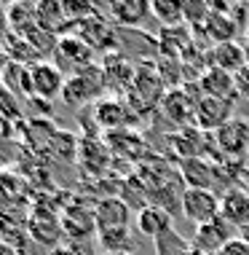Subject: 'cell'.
Masks as SVG:
<instances>
[{"label": "cell", "mask_w": 249, "mask_h": 255, "mask_svg": "<svg viewBox=\"0 0 249 255\" xmlns=\"http://www.w3.org/2000/svg\"><path fill=\"white\" fill-rule=\"evenodd\" d=\"M96 237L107 247V253H123L129 247L131 234V207L121 196H105L94 204Z\"/></svg>", "instance_id": "cell-1"}, {"label": "cell", "mask_w": 249, "mask_h": 255, "mask_svg": "<svg viewBox=\"0 0 249 255\" xmlns=\"http://www.w3.org/2000/svg\"><path fill=\"white\" fill-rule=\"evenodd\" d=\"M166 97V84L158 73V65L153 62H140L134 67V84L129 89V100H131V110H150L161 108V100Z\"/></svg>", "instance_id": "cell-2"}, {"label": "cell", "mask_w": 249, "mask_h": 255, "mask_svg": "<svg viewBox=\"0 0 249 255\" xmlns=\"http://www.w3.org/2000/svg\"><path fill=\"white\" fill-rule=\"evenodd\" d=\"M27 234L35 242L46 247H59L65 242V231H62V215L57 210H51L43 202H32L27 210Z\"/></svg>", "instance_id": "cell-3"}, {"label": "cell", "mask_w": 249, "mask_h": 255, "mask_svg": "<svg viewBox=\"0 0 249 255\" xmlns=\"http://www.w3.org/2000/svg\"><path fill=\"white\" fill-rule=\"evenodd\" d=\"M105 73H102V67L91 65L88 70H83L78 75H70L65 84V92H62V97L70 108H83L86 102H99L102 100V92H105Z\"/></svg>", "instance_id": "cell-4"}, {"label": "cell", "mask_w": 249, "mask_h": 255, "mask_svg": "<svg viewBox=\"0 0 249 255\" xmlns=\"http://www.w3.org/2000/svg\"><path fill=\"white\" fill-rule=\"evenodd\" d=\"M179 212L198 229V226H206L223 215V196L217 191H206V188H185Z\"/></svg>", "instance_id": "cell-5"}, {"label": "cell", "mask_w": 249, "mask_h": 255, "mask_svg": "<svg viewBox=\"0 0 249 255\" xmlns=\"http://www.w3.org/2000/svg\"><path fill=\"white\" fill-rule=\"evenodd\" d=\"M91 62H94V51L86 40H81L78 35H73V32L70 35H59L57 51H54V65H57L67 78L88 70Z\"/></svg>", "instance_id": "cell-6"}, {"label": "cell", "mask_w": 249, "mask_h": 255, "mask_svg": "<svg viewBox=\"0 0 249 255\" xmlns=\"http://www.w3.org/2000/svg\"><path fill=\"white\" fill-rule=\"evenodd\" d=\"M193 89H169L166 97L161 100V110L171 124H177L179 129L196 127V102L201 97L198 84H190Z\"/></svg>", "instance_id": "cell-7"}, {"label": "cell", "mask_w": 249, "mask_h": 255, "mask_svg": "<svg viewBox=\"0 0 249 255\" xmlns=\"http://www.w3.org/2000/svg\"><path fill=\"white\" fill-rule=\"evenodd\" d=\"M62 231L65 239H83L91 242V237L96 234V218H94V207L88 210L83 199H70L62 207Z\"/></svg>", "instance_id": "cell-8"}, {"label": "cell", "mask_w": 249, "mask_h": 255, "mask_svg": "<svg viewBox=\"0 0 249 255\" xmlns=\"http://www.w3.org/2000/svg\"><path fill=\"white\" fill-rule=\"evenodd\" d=\"M32 75V97H43V100H57L65 92L67 75L54 65V59H38L30 65Z\"/></svg>", "instance_id": "cell-9"}, {"label": "cell", "mask_w": 249, "mask_h": 255, "mask_svg": "<svg viewBox=\"0 0 249 255\" xmlns=\"http://www.w3.org/2000/svg\"><path fill=\"white\" fill-rule=\"evenodd\" d=\"M214 145L225 158H247L249 153V121L231 119L225 127L214 132Z\"/></svg>", "instance_id": "cell-10"}, {"label": "cell", "mask_w": 249, "mask_h": 255, "mask_svg": "<svg viewBox=\"0 0 249 255\" xmlns=\"http://www.w3.org/2000/svg\"><path fill=\"white\" fill-rule=\"evenodd\" d=\"M236 237V229H233L228 220L220 215L217 220H212V223L206 226H198L196 234H193V250L204 253V255H220V250L231 242V239Z\"/></svg>", "instance_id": "cell-11"}, {"label": "cell", "mask_w": 249, "mask_h": 255, "mask_svg": "<svg viewBox=\"0 0 249 255\" xmlns=\"http://www.w3.org/2000/svg\"><path fill=\"white\" fill-rule=\"evenodd\" d=\"M233 102L231 100H217V97H198L196 102V127L204 132H217L233 119Z\"/></svg>", "instance_id": "cell-12"}, {"label": "cell", "mask_w": 249, "mask_h": 255, "mask_svg": "<svg viewBox=\"0 0 249 255\" xmlns=\"http://www.w3.org/2000/svg\"><path fill=\"white\" fill-rule=\"evenodd\" d=\"M94 119H96V124H99L102 129H107V134H113V132L126 129V124H131L134 110H131V105H126V102L118 100V97H102L94 105Z\"/></svg>", "instance_id": "cell-13"}, {"label": "cell", "mask_w": 249, "mask_h": 255, "mask_svg": "<svg viewBox=\"0 0 249 255\" xmlns=\"http://www.w3.org/2000/svg\"><path fill=\"white\" fill-rule=\"evenodd\" d=\"M134 226L137 231L142 234V237L153 239V242H158L161 237H166L171 229V212L164 210V207H156V204H145L137 210V218H134Z\"/></svg>", "instance_id": "cell-14"}, {"label": "cell", "mask_w": 249, "mask_h": 255, "mask_svg": "<svg viewBox=\"0 0 249 255\" xmlns=\"http://www.w3.org/2000/svg\"><path fill=\"white\" fill-rule=\"evenodd\" d=\"M78 161L86 169V175H105L113 164V153L107 142H102L99 137H83L78 142Z\"/></svg>", "instance_id": "cell-15"}, {"label": "cell", "mask_w": 249, "mask_h": 255, "mask_svg": "<svg viewBox=\"0 0 249 255\" xmlns=\"http://www.w3.org/2000/svg\"><path fill=\"white\" fill-rule=\"evenodd\" d=\"M206 67H217V70H225L231 75L241 73L247 67V54L244 46L231 40V43H217L206 51Z\"/></svg>", "instance_id": "cell-16"}, {"label": "cell", "mask_w": 249, "mask_h": 255, "mask_svg": "<svg viewBox=\"0 0 249 255\" xmlns=\"http://www.w3.org/2000/svg\"><path fill=\"white\" fill-rule=\"evenodd\" d=\"M27 204V183L19 172L0 169V212H19Z\"/></svg>", "instance_id": "cell-17"}, {"label": "cell", "mask_w": 249, "mask_h": 255, "mask_svg": "<svg viewBox=\"0 0 249 255\" xmlns=\"http://www.w3.org/2000/svg\"><path fill=\"white\" fill-rule=\"evenodd\" d=\"M198 92L204 97H217V100H236V78L225 70H217V67H206V70L198 75Z\"/></svg>", "instance_id": "cell-18"}, {"label": "cell", "mask_w": 249, "mask_h": 255, "mask_svg": "<svg viewBox=\"0 0 249 255\" xmlns=\"http://www.w3.org/2000/svg\"><path fill=\"white\" fill-rule=\"evenodd\" d=\"M107 16L121 27H140L150 16V3L148 0H113L107 3Z\"/></svg>", "instance_id": "cell-19"}, {"label": "cell", "mask_w": 249, "mask_h": 255, "mask_svg": "<svg viewBox=\"0 0 249 255\" xmlns=\"http://www.w3.org/2000/svg\"><path fill=\"white\" fill-rule=\"evenodd\" d=\"M223 218L233 229L249 231V191L231 188L223 194Z\"/></svg>", "instance_id": "cell-20"}, {"label": "cell", "mask_w": 249, "mask_h": 255, "mask_svg": "<svg viewBox=\"0 0 249 255\" xmlns=\"http://www.w3.org/2000/svg\"><path fill=\"white\" fill-rule=\"evenodd\" d=\"M214 169L206 158H185L179 161V177L185 180V188H206L214 191Z\"/></svg>", "instance_id": "cell-21"}, {"label": "cell", "mask_w": 249, "mask_h": 255, "mask_svg": "<svg viewBox=\"0 0 249 255\" xmlns=\"http://www.w3.org/2000/svg\"><path fill=\"white\" fill-rule=\"evenodd\" d=\"M102 73H105V86H110L113 92H126L131 84H134V67L131 62H126L121 54H110L102 65Z\"/></svg>", "instance_id": "cell-22"}, {"label": "cell", "mask_w": 249, "mask_h": 255, "mask_svg": "<svg viewBox=\"0 0 249 255\" xmlns=\"http://www.w3.org/2000/svg\"><path fill=\"white\" fill-rule=\"evenodd\" d=\"M206 134L209 132H204V129H198V127H185V129H177V132L169 137V142H171V148L182 156V161L185 158H204Z\"/></svg>", "instance_id": "cell-23"}, {"label": "cell", "mask_w": 249, "mask_h": 255, "mask_svg": "<svg viewBox=\"0 0 249 255\" xmlns=\"http://www.w3.org/2000/svg\"><path fill=\"white\" fill-rule=\"evenodd\" d=\"M204 35L212 40L214 46L217 43H231V40H236V32H239V24L233 22V16L228 11H220L212 5V16L206 19L204 24Z\"/></svg>", "instance_id": "cell-24"}, {"label": "cell", "mask_w": 249, "mask_h": 255, "mask_svg": "<svg viewBox=\"0 0 249 255\" xmlns=\"http://www.w3.org/2000/svg\"><path fill=\"white\" fill-rule=\"evenodd\" d=\"M0 84H3L8 92L16 97V94H24V97H32V75H30V67L24 62H8L3 65L0 70Z\"/></svg>", "instance_id": "cell-25"}, {"label": "cell", "mask_w": 249, "mask_h": 255, "mask_svg": "<svg viewBox=\"0 0 249 255\" xmlns=\"http://www.w3.org/2000/svg\"><path fill=\"white\" fill-rule=\"evenodd\" d=\"M150 16L161 22V27H182L185 5L182 0H150Z\"/></svg>", "instance_id": "cell-26"}, {"label": "cell", "mask_w": 249, "mask_h": 255, "mask_svg": "<svg viewBox=\"0 0 249 255\" xmlns=\"http://www.w3.org/2000/svg\"><path fill=\"white\" fill-rule=\"evenodd\" d=\"M190 250H193V245L185 242L177 231H169L166 237H161L156 242V253L158 255H188Z\"/></svg>", "instance_id": "cell-27"}, {"label": "cell", "mask_w": 249, "mask_h": 255, "mask_svg": "<svg viewBox=\"0 0 249 255\" xmlns=\"http://www.w3.org/2000/svg\"><path fill=\"white\" fill-rule=\"evenodd\" d=\"M185 5V22L204 30L206 19L212 16V3H204V0H182Z\"/></svg>", "instance_id": "cell-28"}, {"label": "cell", "mask_w": 249, "mask_h": 255, "mask_svg": "<svg viewBox=\"0 0 249 255\" xmlns=\"http://www.w3.org/2000/svg\"><path fill=\"white\" fill-rule=\"evenodd\" d=\"M51 255H96L94 242H83V239H65L59 247H54Z\"/></svg>", "instance_id": "cell-29"}, {"label": "cell", "mask_w": 249, "mask_h": 255, "mask_svg": "<svg viewBox=\"0 0 249 255\" xmlns=\"http://www.w3.org/2000/svg\"><path fill=\"white\" fill-rule=\"evenodd\" d=\"M220 255H249V242L244 237H233L231 242L220 250Z\"/></svg>", "instance_id": "cell-30"}, {"label": "cell", "mask_w": 249, "mask_h": 255, "mask_svg": "<svg viewBox=\"0 0 249 255\" xmlns=\"http://www.w3.org/2000/svg\"><path fill=\"white\" fill-rule=\"evenodd\" d=\"M233 78H236V94H239V97H244V100H249V65L241 73L233 75Z\"/></svg>", "instance_id": "cell-31"}, {"label": "cell", "mask_w": 249, "mask_h": 255, "mask_svg": "<svg viewBox=\"0 0 249 255\" xmlns=\"http://www.w3.org/2000/svg\"><path fill=\"white\" fill-rule=\"evenodd\" d=\"M0 255H19L16 253V247H11V245H5L3 239H0Z\"/></svg>", "instance_id": "cell-32"}, {"label": "cell", "mask_w": 249, "mask_h": 255, "mask_svg": "<svg viewBox=\"0 0 249 255\" xmlns=\"http://www.w3.org/2000/svg\"><path fill=\"white\" fill-rule=\"evenodd\" d=\"M241 46H244V54H247V65H249V32H247V40H244V43H241Z\"/></svg>", "instance_id": "cell-33"}, {"label": "cell", "mask_w": 249, "mask_h": 255, "mask_svg": "<svg viewBox=\"0 0 249 255\" xmlns=\"http://www.w3.org/2000/svg\"><path fill=\"white\" fill-rule=\"evenodd\" d=\"M0 140H3V119H0Z\"/></svg>", "instance_id": "cell-34"}, {"label": "cell", "mask_w": 249, "mask_h": 255, "mask_svg": "<svg viewBox=\"0 0 249 255\" xmlns=\"http://www.w3.org/2000/svg\"><path fill=\"white\" fill-rule=\"evenodd\" d=\"M102 255H123V253H107V250H105V253H102Z\"/></svg>", "instance_id": "cell-35"}, {"label": "cell", "mask_w": 249, "mask_h": 255, "mask_svg": "<svg viewBox=\"0 0 249 255\" xmlns=\"http://www.w3.org/2000/svg\"><path fill=\"white\" fill-rule=\"evenodd\" d=\"M244 239H247V242H249V231H247V234H244Z\"/></svg>", "instance_id": "cell-36"}, {"label": "cell", "mask_w": 249, "mask_h": 255, "mask_svg": "<svg viewBox=\"0 0 249 255\" xmlns=\"http://www.w3.org/2000/svg\"><path fill=\"white\" fill-rule=\"evenodd\" d=\"M247 167H249V153H247Z\"/></svg>", "instance_id": "cell-37"}]
</instances>
